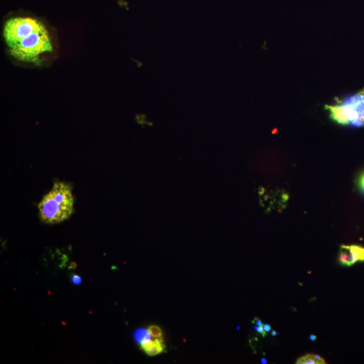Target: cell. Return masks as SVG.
<instances>
[{
	"label": "cell",
	"instance_id": "obj_1",
	"mask_svg": "<svg viewBox=\"0 0 364 364\" xmlns=\"http://www.w3.org/2000/svg\"><path fill=\"white\" fill-rule=\"evenodd\" d=\"M3 37L10 54L21 62H35L39 55L52 51L48 30L32 18L8 20L3 26Z\"/></svg>",
	"mask_w": 364,
	"mask_h": 364
},
{
	"label": "cell",
	"instance_id": "obj_2",
	"mask_svg": "<svg viewBox=\"0 0 364 364\" xmlns=\"http://www.w3.org/2000/svg\"><path fill=\"white\" fill-rule=\"evenodd\" d=\"M73 206V187L66 182H55L38 204L39 218L46 224L62 223L71 218Z\"/></svg>",
	"mask_w": 364,
	"mask_h": 364
},
{
	"label": "cell",
	"instance_id": "obj_3",
	"mask_svg": "<svg viewBox=\"0 0 364 364\" xmlns=\"http://www.w3.org/2000/svg\"><path fill=\"white\" fill-rule=\"evenodd\" d=\"M340 105L349 125L354 127L364 126V89L353 96L348 97Z\"/></svg>",
	"mask_w": 364,
	"mask_h": 364
},
{
	"label": "cell",
	"instance_id": "obj_4",
	"mask_svg": "<svg viewBox=\"0 0 364 364\" xmlns=\"http://www.w3.org/2000/svg\"><path fill=\"white\" fill-rule=\"evenodd\" d=\"M143 350L146 355L149 356H155L163 353L165 349V345L163 343V339H156L155 340H150L141 345Z\"/></svg>",
	"mask_w": 364,
	"mask_h": 364
},
{
	"label": "cell",
	"instance_id": "obj_5",
	"mask_svg": "<svg viewBox=\"0 0 364 364\" xmlns=\"http://www.w3.org/2000/svg\"><path fill=\"white\" fill-rule=\"evenodd\" d=\"M339 262L342 266L351 267L356 263L349 250V245H341L340 246Z\"/></svg>",
	"mask_w": 364,
	"mask_h": 364
},
{
	"label": "cell",
	"instance_id": "obj_6",
	"mask_svg": "<svg viewBox=\"0 0 364 364\" xmlns=\"http://www.w3.org/2000/svg\"><path fill=\"white\" fill-rule=\"evenodd\" d=\"M296 364H325V360L318 355L307 354L297 359Z\"/></svg>",
	"mask_w": 364,
	"mask_h": 364
},
{
	"label": "cell",
	"instance_id": "obj_7",
	"mask_svg": "<svg viewBox=\"0 0 364 364\" xmlns=\"http://www.w3.org/2000/svg\"><path fill=\"white\" fill-rule=\"evenodd\" d=\"M134 336L136 342L141 345L149 341V340H151L152 337L148 330L146 329L136 330L135 333H134Z\"/></svg>",
	"mask_w": 364,
	"mask_h": 364
},
{
	"label": "cell",
	"instance_id": "obj_8",
	"mask_svg": "<svg viewBox=\"0 0 364 364\" xmlns=\"http://www.w3.org/2000/svg\"><path fill=\"white\" fill-rule=\"evenodd\" d=\"M349 250H350L356 263H358V262L364 263V247L363 246L358 245H349Z\"/></svg>",
	"mask_w": 364,
	"mask_h": 364
},
{
	"label": "cell",
	"instance_id": "obj_9",
	"mask_svg": "<svg viewBox=\"0 0 364 364\" xmlns=\"http://www.w3.org/2000/svg\"><path fill=\"white\" fill-rule=\"evenodd\" d=\"M148 330L153 338L161 339L162 340L163 332L160 327L155 325H151L148 328Z\"/></svg>",
	"mask_w": 364,
	"mask_h": 364
},
{
	"label": "cell",
	"instance_id": "obj_10",
	"mask_svg": "<svg viewBox=\"0 0 364 364\" xmlns=\"http://www.w3.org/2000/svg\"><path fill=\"white\" fill-rule=\"evenodd\" d=\"M72 281H73V284L76 285V286H78L82 282L81 278L78 275H73L72 277Z\"/></svg>",
	"mask_w": 364,
	"mask_h": 364
},
{
	"label": "cell",
	"instance_id": "obj_11",
	"mask_svg": "<svg viewBox=\"0 0 364 364\" xmlns=\"http://www.w3.org/2000/svg\"><path fill=\"white\" fill-rule=\"evenodd\" d=\"M254 329L257 331L258 333H261V334L263 335V337H266L267 332L265 331V329H264L263 324L261 326H256L255 327H254Z\"/></svg>",
	"mask_w": 364,
	"mask_h": 364
},
{
	"label": "cell",
	"instance_id": "obj_12",
	"mask_svg": "<svg viewBox=\"0 0 364 364\" xmlns=\"http://www.w3.org/2000/svg\"><path fill=\"white\" fill-rule=\"evenodd\" d=\"M359 184H360V188H361L362 191L364 193V173L360 177Z\"/></svg>",
	"mask_w": 364,
	"mask_h": 364
},
{
	"label": "cell",
	"instance_id": "obj_13",
	"mask_svg": "<svg viewBox=\"0 0 364 364\" xmlns=\"http://www.w3.org/2000/svg\"><path fill=\"white\" fill-rule=\"evenodd\" d=\"M263 327L264 329H265V331L267 332V333H269L270 331H271V326H270V324H263Z\"/></svg>",
	"mask_w": 364,
	"mask_h": 364
},
{
	"label": "cell",
	"instance_id": "obj_14",
	"mask_svg": "<svg viewBox=\"0 0 364 364\" xmlns=\"http://www.w3.org/2000/svg\"><path fill=\"white\" fill-rule=\"evenodd\" d=\"M255 320H256V324H257L258 326L263 325V322H262L261 320H260L259 318H255Z\"/></svg>",
	"mask_w": 364,
	"mask_h": 364
},
{
	"label": "cell",
	"instance_id": "obj_15",
	"mask_svg": "<svg viewBox=\"0 0 364 364\" xmlns=\"http://www.w3.org/2000/svg\"><path fill=\"white\" fill-rule=\"evenodd\" d=\"M310 340H313V341H315V340H316L317 337L315 336V335H311L310 337Z\"/></svg>",
	"mask_w": 364,
	"mask_h": 364
},
{
	"label": "cell",
	"instance_id": "obj_16",
	"mask_svg": "<svg viewBox=\"0 0 364 364\" xmlns=\"http://www.w3.org/2000/svg\"><path fill=\"white\" fill-rule=\"evenodd\" d=\"M262 364H266L267 363V359L263 358L261 360Z\"/></svg>",
	"mask_w": 364,
	"mask_h": 364
},
{
	"label": "cell",
	"instance_id": "obj_17",
	"mask_svg": "<svg viewBox=\"0 0 364 364\" xmlns=\"http://www.w3.org/2000/svg\"><path fill=\"white\" fill-rule=\"evenodd\" d=\"M272 336H277V331H272Z\"/></svg>",
	"mask_w": 364,
	"mask_h": 364
}]
</instances>
